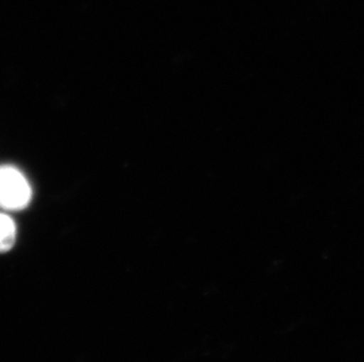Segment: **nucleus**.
Segmentation results:
<instances>
[{"label":"nucleus","instance_id":"f257e3e1","mask_svg":"<svg viewBox=\"0 0 364 362\" xmlns=\"http://www.w3.org/2000/svg\"><path fill=\"white\" fill-rule=\"evenodd\" d=\"M32 200L31 185L21 171L12 165L0 166V209L21 211Z\"/></svg>","mask_w":364,"mask_h":362},{"label":"nucleus","instance_id":"f03ea898","mask_svg":"<svg viewBox=\"0 0 364 362\" xmlns=\"http://www.w3.org/2000/svg\"><path fill=\"white\" fill-rule=\"evenodd\" d=\"M17 239V226L14 219L0 212V254L12 250Z\"/></svg>","mask_w":364,"mask_h":362}]
</instances>
